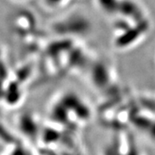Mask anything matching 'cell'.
Listing matches in <instances>:
<instances>
[{
  "label": "cell",
  "mask_w": 155,
  "mask_h": 155,
  "mask_svg": "<svg viewBox=\"0 0 155 155\" xmlns=\"http://www.w3.org/2000/svg\"><path fill=\"white\" fill-rule=\"evenodd\" d=\"M48 1H49L51 3H57V2H60L61 0H48Z\"/></svg>",
  "instance_id": "6da1fadb"
}]
</instances>
